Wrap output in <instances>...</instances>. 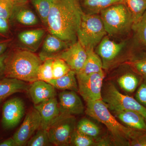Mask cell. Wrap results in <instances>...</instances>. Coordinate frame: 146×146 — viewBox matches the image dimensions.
<instances>
[{"label": "cell", "instance_id": "1", "mask_svg": "<svg viewBox=\"0 0 146 146\" xmlns=\"http://www.w3.org/2000/svg\"><path fill=\"white\" fill-rule=\"evenodd\" d=\"M84 14L79 0H54L47 20L49 32L72 44Z\"/></svg>", "mask_w": 146, "mask_h": 146}, {"label": "cell", "instance_id": "2", "mask_svg": "<svg viewBox=\"0 0 146 146\" xmlns=\"http://www.w3.org/2000/svg\"><path fill=\"white\" fill-rule=\"evenodd\" d=\"M85 112L86 115L106 127L112 143L115 145L130 146L131 141L145 132L120 123L102 100L86 102Z\"/></svg>", "mask_w": 146, "mask_h": 146}, {"label": "cell", "instance_id": "3", "mask_svg": "<svg viewBox=\"0 0 146 146\" xmlns=\"http://www.w3.org/2000/svg\"><path fill=\"white\" fill-rule=\"evenodd\" d=\"M42 60L34 52L17 50L7 54L5 60V77L32 83L38 80L37 72Z\"/></svg>", "mask_w": 146, "mask_h": 146}, {"label": "cell", "instance_id": "4", "mask_svg": "<svg viewBox=\"0 0 146 146\" xmlns=\"http://www.w3.org/2000/svg\"><path fill=\"white\" fill-rule=\"evenodd\" d=\"M100 15L110 36L123 35L132 29V16L124 3L108 7L102 10Z\"/></svg>", "mask_w": 146, "mask_h": 146}, {"label": "cell", "instance_id": "5", "mask_svg": "<svg viewBox=\"0 0 146 146\" xmlns=\"http://www.w3.org/2000/svg\"><path fill=\"white\" fill-rule=\"evenodd\" d=\"M107 34L100 14H84L77 40L86 50L94 49Z\"/></svg>", "mask_w": 146, "mask_h": 146}, {"label": "cell", "instance_id": "6", "mask_svg": "<svg viewBox=\"0 0 146 146\" xmlns=\"http://www.w3.org/2000/svg\"><path fill=\"white\" fill-rule=\"evenodd\" d=\"M102 100L108 109L113 112L125 110H131L139 112L146 117V108L135 99L120 93L114 83L108 81L103 84Z\"/></svg>", "mask_w": 146, "mask_h": 146}, {"label": "cell", "instance_id": "7", "mask_svg": "<svg viewBox=\"0 0 146 146\" xmlns=\"http://www.w3.org/2000/svg\"><path fill=\"white\" fill-rule=\"evenodd\" d=\"M96 48L105 70L113 69L129 59L126 41L116 42L106 35Z\"/></svg>", "mask_w": 146, "mask_h": 146}, {"label": "cell", "instance_id": "8", "mask_svg": "<svg viewBox=\"0 0 146 146\" xmlns=\"http://www.w3.org/2000/svg\"><path fill=\"white\" fill-rule=\"evenodd\" d=\"M76 124L74 115L60 114L48 130L51 143L57 146L70 145Z\"/></svg>", "mask_w": 146, "mask_h": 146}, {"label": "cell", "instance_id": "9", "mask_svg": "<svg viewBox=\"0 0 146 146\" xmlns=\"http://www.w3.org/2000/svg\"><path fill=\"white\" fill-rule=\"evenodd\" d=\"M78 92L86 102L102 100L103 71L87 75L76 74Z\"/></svg>", "mask_w": 146, "mask_h": 146}, {"label": "cell", "instance_id": "10", "mask_svg": "<svg viewBox=\"0 0 146 146\" xmlns=\"http://www.w3.org/2000/svg\"><path fill=\"white\" fill-rule=\"evenodd\" d=\"M25 111V103L22 99L14 98L5 103L2 108V125L9 130L18 125L24 117Z\"/></svg>", "mask_w": 146, "mask_h": 146}, {"label": "cell", "instance_id": "11", "mask_svg": "<svg viewBox=\"0 0 146 146\" xmlns=\"http://www.w3.org/2000/svg\"><path fill=\"white\" fill-rule=\"evenodd\" d=\"M41 117L35 108L28 112L23 123L13 136L17 146H25L41 126Z\"/></svg>", "mask_w": 146, "mask_h": 146}, {"label": "cell", "instance_id": "12", "mask_svg": "<svg viewBox=\"0 0 146 146\" xmlns=\"http://www.w3.org/2000/svg\"><path fill=\"white\" fill-rule=\"evenodd\" d=\"M87 56L86 49L77 40L54 58L63 59L68 64L71 70L75 71L76 74L83 67Z\"/></svg>", "mask_w": 146, "mask_h": 146}, {"label": "cell", "instance_id": "13", "mask_svg": "<svg viewBox=\"0 0 146 146\" xmlns=\"http://www.w3.org/2000/svg\"><path fill=\"white\" fill-rule=\"evenodd\" d=\"M76 91L65 90L58 95L60 114L78 115L84 112V108L80 97Z\"/></svg>", "mask_w": 146, "mask_h": 146}, {"label": "cell", "instance_id": "14", "mask_svg": "<svg viewBox=\"0 0 146 146\" xmlns=\"http://www.w3.org/2000/svg\"><path fill=\"white\" fill-rule=\"evenodd\" d=\"M34 107L41 117L40 128L47 130L60 114L58 102L56 97L34 106Z\"/></svg>", "mask_w": 146, "mask_h": 146}, {"label": "cell", "instance_id": "15", "mask_svg": "<svg viewBox=\"0 0 146 146\" xmlns=\"http://www.w3.org/2000/svg\"><path fill=\"white\" fill-rule=\"evenodd\" d=\"M71 45L57 36L48 33L44 38L39 56L43 61L48 58H54Z\"/></svg>", "mask_w": 146, "mask_h": 146}, {"label": "cell", "instance_id": "16", "mask_svg": "<svg viewBox=\"0 0 146 146\" xmlns=\"http://www.w3.org/2000/svg\"><path fill=\"white\" fill-rule=\"evenodd\" d=\"M28 91L34 106L56 96L55 88L50 83L41 80H37L31 83L29 86Z\"/></svg>", "mask_w": 146, "mask_h": 146}, {"label": "cell", "instance_id": "17", "mask_svg": "<svg viewBox=\"0 0 146 146\" xmlns=\"http://www.w3.org/2000/svg\"><path fill=\"white\" fill-rule=\"evenodd\" d=\"M45 33L46 31L43 29L25 31L18 35V40L24 47V50L35 52L41 44Z\"/></svg>", "mask_w": 146, "mask_h": 146}, {"label": "cell", "instance_id": "18", "mask_svg": "<svg viewBox=\"0 0 146 146\" xmlns=\"http://www.w3.org/2000/svg\"><path fill=\"white\" fill-rule=\"evenodd\" d=\"M26 82L10 78L0 79V104L13 94L28 90L29 86Z\"/></svg>", "mask_w": 146, "mask_h": 146}, {"label": "cell", "instance_id": "19", "mask_svg": "<svg viewBox=\"0 0 146 146\" xmlns=\"http://www.w3.org/2000/svg\"><path fill=\"white\" fill-rule=\"evenodd\" d=\"M26 2L14 4L11 18L18 23L26 26L36 25L39 20L36 14L26 5Z\"/></svg>", "mask_w": 146, "mask_h": 146}, {"label": "cell", "instance_id": "20", "mask_svg": "<svg viewBox=\"0 0 146 146\" xmlns=\"http://www.w3.org/2000/svg\"><path fill=\"white\" fill-rule=\"evenodd\" d=\"M116 117L127 126L128 127L146 132L145 118L139 112L131 110H125L115 112Z\"/></svg>", "mask_w": 146, "mask_h": 146}, {"label": "cell", "instance_id": "21", "mask_svg": "<svg viewBox=\"0 0 146 146\" xmlns=\"http://www.w3.org/2000/svg\"><path fill=\"white\" fill-rule=\"evenodd\" d=\"M84 13L86 14H100L102 10L108 7L124 3L123 0H79Z\"/></svg>", "mask_w": 146, "mask_h": 146}, {"label": "cell", "instance_id": "22", "mask_svg": "<svg viewBox=\"0 0 146 146\" xmlns=\"http://www.w3.org/2000/svg\"><path fill=\"white\" fill-rule=\"evenodd\" d=\"M55 89L65 91L78 92V84L76 74L75 71L71 70L69 72L59 78L53 79L49 82Z\"/></svg>", "mask_w": 146, "mask_h": 146}, {"label": "cell", "instance_id": "23", "mask_svg": "<svg viewBox=\"0 0 146 146\" xmlns=\"http://www.w3.org/2000/svg\"><path fill=\"white\" fill-rule=\"evenodd\" d=\"M87 56L81 70L76 74L87 75L103 71L101 59L94 49L86 50Z\"/></svg>", "mask_w": 146, "mask_h": 146}, {"label": "cell", "instance_id": "24", "mask_svg": "<svg viewBox=\"0 0 146 146\" xmlns=\"http://www.w3.org/2000/svg\"><path fill=\"white\" fill-rule=\"evenodd\" d=\"M131 14L133 25L138 23L146 11V0H123Z\"/></svg>", "mask_w": 146, "mask_h": 146}, {"label": "cell", "instance_id": "25", "mask_svg": "<svg viewBox=\"0 0 146 146\" xmlns=\"http://www.w3.org/2000/svg\"><path fill=\"white\" fill-rule=\"evenodd\" d=\"M117 81L121 89L126 92L130 93L136 91L139 82L137 76L130 72L125 73L120 76Z\"/></svg>", "mask_w": 146, "mask_h": 146}, {"label": "cell", "instance_id": "26", "mask_svg": "<svg viewBox=\"0 0 146 146\" xmlns=\"http://www.w3.org/2000/svg\"><path fill=\"white\" fill-rule=\"evenodd\" d=\"M76 129L82 133L88 135L95 139L100 138L101 130L100 128L95 123L86 118L80 120L77 123Z\"/></svg>", "mask_w": 146, "mask_h": 146}, {"label": "cell", "instance_id": "27", "mask_svg": "<svg viewBox=\"0 0 146 146\" xmlns=\"http://www.w3.org/2000/svg\"><path fill=\"white\" fill-rule=\"evenodd\" d=\"M54 0H31L33 5L43 24L47 26V20Z\"/></svg>", "mask_w": 146, "mask_h": 146}, {"label": "cell", "instance_id": "28", "mask_svg": "<svg viewBox=\"0 0 146 146\" xmlns=\"http://www.w3.org/2000/svg\"><path fill=\"white\" fill-rule=\"evenodd\" d=\"M50 144L48 130L40 128L28 141L27 145L28 146H47Z\"/></svg>", "mask_w": 146, "mask_h": 146}, {"label": "cell", "instance_id": "29", "mask_svg": "<svg viewBox=\"0 0 146 146\" xmlns=\"http://www.w3.org/2000/svg\"><path fill=\"white\" fill-rule=\"evenodd\" d=\"M97 139L82 133L76 129L74 131L70 145L74 146H96Z\"/></svg>", "mask_w": 146, "mask_h": 146}, {"label": "cell", "instance_id": "30", "mask_svg": "<svg viewBox=\"0 0 146 146\" xmlns=\"http://www.w3.org/2000/svg\"><path fill=\"white\" fill-rule=\"evenodd\" d=\"M54 58H48L43 61L39 66L37 72L38 80L50 82L53 79L52 64Z\"/></svg>", "mask_w": 146, "mask_h": 146}, {"label": "cell", "instance_id": "31", "mask_svg": "<svg viewBox=\"0 0 146 146\" xmlns=\"http://www.w3.org/2000/svg\"><path fill=\"white\" fill-rule=\"evenodd\" d=\"M132 29L139 42L146 48V11L138 23L132 26Z\"/></svg>", "mask_w": 146, "mask_h": 146}, {"label": "cell", "instance_id": "32", "mask_svg": "<svg viewBox=\"0 0 146 146\" xmlns=\"http://www.w3.org/2000/svg\"><path fill=\"white\" fill-rule=\"evenodd\" d=\"M53 79L59 78L67 74L71 70L69 65L63 59L54 58L52 64Z\"/></svg>", "mask_w": 146, "mask_h": 146}, {"label": "cell", "instance_id": "33", "mask_svg": "<svg viewBox=\"0 0 146 146\" xmlns=\"http://www.w3.org/2000/svg\"><path fill=\"white\" fill-rule=\"evenodd\" d=\"M129 64L136 72L146 78V54L143 56L129 61Z\"/></svg>", "mask_w": 146, "mask_h": 146}, {"label": "cell", "instance_id": "34", "mask_svg": "<svg viewBox=\"0 0 146 146\" xmlns=\"http://www.w3.org/2000/svg\"><path fill=\"white\" fill-rule=\"evenodd\" d=\"M14 5L11 0H0V17L9 20L12 16Z\"/></svg>", "mask_w": 146, "mask_h": 146}, {"label": "cell", "instance_id": "35", "mask_svg": "<svg viewBox=\"0 0 146 146\" xmlns=\"http://www.w3.org/2000/svg\"><path fill=\"white\" fill-rule=\"evenodd\" d=\"M136 99L146 108V82L140 85L136 94Z\"/></svg>", "mask_w": 146, "mask_h": 146}, {"label": "cell", "instance_id": "36", "mask_svg": "<svg viewBox=\"0 0 146 146\" xmlns=\"http://www.w3.org/2000/svg\"><path fill=\"white\" fill-rule=\"evenodd\" d=\"M130 146H146V132H143L131 141Z\"/></svg>", "mask_w": 146, "mask_h": 146}, {"label": "cell", "instance_id": "37", "mask_svg": "<svg viewBox=\"0 0 146 146\" xmlns=\"http://www.w3.org/2000/svg\"><path fill=\"white\" fill-rule=\"evenodd\" d=\"M9 30V20L0 17V35H3L7 34Z\"/></svg>", "mask_w": 146, "mask_h": 146}, {"label": "cell", "instance_id": "38", "mask_svg": "<svg viewBox=\"0 0 146 146\" xmlns=\"http://www.w3.org/2000/svg\"><path fill=\"white\" fill-rule=\"evenodd\" d=\"M9 39H0V56L5 53L10 44Z\"/></svg>", "mask_w": 146, "mask_h": 146}, {"label": "cell", "instance_id": "39", "mask_svg": "<svg viewBox=\"0 0 146 146\" xmlns=\"http://www.w3.org/2000/svg\"><path fill=\"white\" fill-rule=\"evenodd\" d=\"M8 53L5 52L0 56V77L4 75L5 70V60Z\"/></svg>", "mask_w": 146, "mask_h": 146}, {"label": "cell", "instance_id": "40", "mask_svg": "<svg viewBox=\"0 0 146 146\" xmlns=\"http://www.w3.org/2000/svg\"><path fill=\"white\" fill-rule=\"evenodd\" d=\"M0 146H17L14 138H10L0 143Z\"/></svg>", "mask_w": 146, "mask_h": 146}, {"label": "cell", "instance_id": "41", "mask_svg": "<svg viewBox=\"0 0 146 146\" xmlns=\"http://www.w3.org/2000/svg\"><path fill=\"white\" fill-rule=\"evenodd\" d=\"M14 3V4L18 3L26 2L27 0H11Z\"/></svg>", "mask_w": 146, "mask_h": 146}, {"label": "cell", "instance_id": "42", "mask_svg": "<svg viewBox=\"0 0 146 146\" xmlns=\"http://www.w3.org/2000/svg\"><path fill=\"white\" fill-rule=\"evenodd\" d=\"M145 119L146 122V117H145Z\"/></svg>", "mask_w": 146, "mask_h": 146}, {"label": "cell", "instance_id": "43", "mask_svg": "<svg viewBox=\"0 0 146 146\" xmlns=\"http://www.w3.org/2000/svg\"><path fill=\"white\" fill-rule=\"evenodd\" d=\"M144 79H145V80L146 81V78H144Z\"/></svg>", "mask_w": 146, "mask_h": 146}]
</instances>
